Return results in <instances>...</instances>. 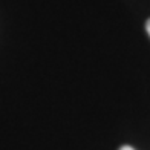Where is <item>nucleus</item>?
Segmentation results:
<instances>
[{"instance_id":"2","label":"nucleus","mask_w":150,"mask_h":150,"mask_svg":"<svg viewBox=\"0 0 150 150\" xmlns=\"http://www.w3.org/2000/svg\"><path fill=\"white\" fill-rule=\"evenodd\" d=\"M120 150H135L133 147H130V146H124V147H121Z\"/></svg>"},{"instance_id":"1","label":"nucleus","mask_w":150,"mask_h":150,"mask_svg":"<svg viewBox=\"0 0 150 150\" xmlns=\"http://www.w3.org/2000/svg\"><path fill=\"white\" fill-rule=\"evenodd\" d=\"M146 29H147V32H149V35H150V18L147 20V23H146Z\"/></svg>"}]
</instances>
